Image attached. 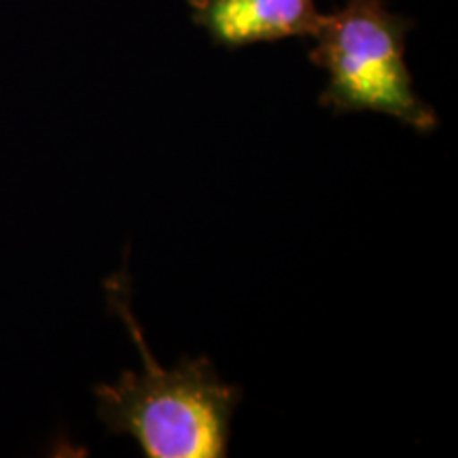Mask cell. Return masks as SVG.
<instances>
[{
  "label": "cell",
  "instance_id": "3",
  "mask_svg": "<svg viewBox=\"0 0 458 458\" xmlns=\"http://www.w3.org/2000/svg\"><path fill=\"white\" fill-rule=\"evenodd\" d=\"M193 24L225 49L314 38L323 15L314 0H187Z\"/></svg>",
  "mask_w": 458,
  "mask_h": 458
},
{
  "label": "cell",
  "instance_id": "1",
  "mask_svg": "<svg viewBox=\"0 0 458 458\" xmlns=\"http://www.w3.org/2000/svg\"><path fill=\"white\" fill-rule=\"evenodd\" d=\"M105 289L108 308L136 344L142 371L125 369L114 385L94 388L100 420L111 433L134 439L147 458L227 456L242 388L223 380L208 357H185L174 368H162L131 310L128 270L113 274Z\"/></svg>",
  "mask_w": 458,
  "mask_h": 458
},
{
  "label": "cell",
  "instance_id": "2",
  "mask_svg": "<svg viewBox=\"0 0 458 458\" xmlns=\"http://www.w3.org/2000/svg\"><path fill=\"white\" fill-rule=\"evenodd\" d=\"M414 20L388 11L385 0H346L323 15L308 60L327 72L318 105L331 113H382L408 128L433 131L437 113L416 94L405 64V37Z\"/></svg>",
  "mask_w": 458,
  "mask_h": 458
}]
</instances>
